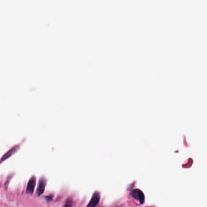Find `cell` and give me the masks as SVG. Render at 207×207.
<instances>
[{
	"label": "cell",
	"instance_id": "obj_1",
	"mask_svg": "<svg viewBox=\"0 0 207 207\" xmlns=\"http://www.w3.org/2000/svg\"><path fill=\"white\" fill-rule=\"evenodd\" d=\"M132 196L136 199V200L138 201L141 204H143L145 202V195L144 193L141 191L140 190L138 189H135L132 191Z\"/></svg>",
	"mask_w": 207,
	"mask_h": 207
},
{
	"label": "cell",
	"instance_id": "obj_2",
	"mask_svg": "<svg viewBox=\"0 0 207 207\" xmlns=\"http://www.w3.org/2000/svg\"><path fill=\"white\" fill-rule=\"evenodd\" d=\"M100 199V194L99 192H95L92 196V198L90 200L89 203L86 207H95L99 203Z\"/></svg>",
	"mask_w": 207,
	"mask_h": 207
},
{
	"label": "cell",
	"instance_id": "obj_3",
	"mask_svg": "<svg viewBox=\"0 0 207 207\" xmlns=\"http://www.w3.org/2000/svg\"><path fill=\"white\" fill-rule=\"evenodd\" d=\"M35 185H36V177L35 176H32L29 180L27 185V188H26L27 193H29L30 194H33Z\"/></svg>",
	"mask_w": 207,
	"mask_h": 207
},
{
	"label": "cell",
	"instance_id": "obj_4",
	"mask_svg": "<svg viewBox=\"0 0 207 207\" xmlns=\"http://www.w3.org/2000/svg\"><path fill=\"white\" fill-rule=\"evenodd\" d=\"M46 182H47V180L45 177H43L40 179L38 187L37 190V194L38 196L41 195L43 193H44L46 185Z\"/></svg>",
	"mask_w": 207,
	"mask_h": 207
},
{
	"label": "cell",
	"instance_id": "obj_5",
	"mask_svg": "<svg viewBox=\"0 0 207 207\" xmlns=\"http://www.w3.org/2000/svg\"><path fill=\"white\" fill-rule=\"evenodd\" d=\"M19 149V146L18 145H16L14 147H12L11 149H9L7 152H6L5 154L1 157V163H2L4 160L7 159L10 157H11L13 154H14L15 152Z\"/></svg>",
	"mask_w": 207,
	"mask_h": 207
},
{
	"label": "cell",
	"instance_id": "obj_6",
	"mask_svg": "<svg viewBox=\"0 0 207 207\" xmlns=\"http://www.w3.org/2000/svg\"><path fill=\"white\" fill-rule=\"evenodd\" d=\"M64 207H72V199L71 198H68L66 200Z\"/></svg>",
	"mask_w": 207,
	"mask_h": 207
},
{
	"label": "cell",
	"instance_id": "obj_7",
	"mask_svg": "<svg viewBox=\"0 0 207 207\" xmlns=\"http://www.w3.org/2000/svg\"><path fill=\"white\" fill-rule=\"evenodd\" d=\"M46 199H47V201H51V200H52V195H50V196H46Z\"/></svg>",
	"mask_w": 207,
	"mask_h": 207
}]
</instances>
